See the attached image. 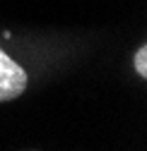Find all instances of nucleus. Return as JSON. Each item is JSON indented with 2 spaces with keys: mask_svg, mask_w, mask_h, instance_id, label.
Instances as JSON below:
<instances>
[{
  "mask_svg": "<svg viewBox=\"0 0 147 151\" xmlns=\"http://www.w3.org/2000/svg\"><path fill=\"white\" fill-rule=\"evenodd\" d=\"M27 89V74L10 55L0 50V101H10L22 96Z\"/></svg>",
  "mask_w": 147,
  "mask_h": 151,
  "instance_id": "f257e3e1",
  "label": "nucleus"
},
{
  "mask_svg": "<svg viewBox=\"0 0 147 151\" xmlns=\"http://www.w3.org/2000/svg\"><path fill=\"white\" fill-rule=\"evenodd\" d=\"M135 70L142 77H147V48L145 46H140V50L135 53Z\"/></svg>",
  "mask_w": 147,
  "mask_h": 151,
  "instance_id": "f03ea898",
  "label": "nucleus"
}]
</instances>
